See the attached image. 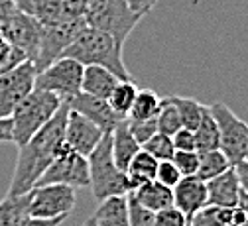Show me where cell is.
<instances>
[{
	"label": "cell",
	"instance_id": "1",
	"mask_svg": "<svg viewBox=\"0 0 248 226\" xmlns=\"http://www.w3.org/2000/svg\"><path fill=\"white\" fill-rule=\"evenodd\" d=\"M69 110H71L69 105L63 103L61 108L55 112V116L40 132H36L24 146L18 148L16 169L8 187L10 197L30 193L36 187L38 179L44 175V171L51 166L61 144L65 142V124H67Z\"/></svg>",
	"mask_w": 248,
	"mask_h": 226
},
{
	"label": "cell",
	"instance_id": "2",
	"mask_svg": "<svg viewBox=\"0 0 248 226\" xmlns=\"http://www.w3.org/2000/svg\"><path fill=\"white\" fill-rule=\"evenodd\" d=\"M61 57H71L79 61L83 67L87 65H99L112 71L120 81H128L130 73L122 61V45L103 30L93 26H83L69 47L63 51Z\"/></svg>",
	"mask_w": 248,
	"mask_h": 226
},
{
	"label": "cell",
	"instance_id": "3",
	"mask_svg": "<svg viewBox=\"0 0 248 226\" xmlns=\"http://www.w3.org/2000/svg\"><path fill=\"white\" fill-rule=\"evenodd\" d=\"M89 161V187L97 201H105L116 195H130L132 187L128 175L120 171L112 157V132H107L99 146L87 157Z\"/></svg>",
	"mask_w": 248,
	"mask_h": 226
},
{
	"label": "cell",
	"instance_id": "4",
	"mask_svg": "<svg viewBox=\"0 0 248 226\" xmlns=\"http://www.w3.org/2000/svg\"><path fill=\"white\" fill-rule=\"evenodd\" d=\"M65 101H61L57 94L42 89H34L26 99L16 106L10 116L12 122V144L18 148L24 146L36 132L55 116Z\"/></svg>",
	"mask_w": 248,
	"mask_h": 226
},
{
	"label": "cell",
	"instance_id": "5",
	"mask_svg": "<svg viewBox=\"0 0 248 226\" xmlns=\"http://www.w3.org/2000/svg\"><path fill=\"white\" fill-rule=\"evenodd\" d=\"M83 18L87 26L107 31L124 45L144 16L136 14L126 0H89Z\"/></svg>",
	"mask_w": 248,
	"mask_h": 226
},
{
	"label": "cell",
	"instance_id": "6",
	"mask_svg": "<svg viewBox=\"0 0 248 226\" xmlns=\"http://www.w3.org/2000/svg\"><path fill=\"white\" fill-rule=\"evenodd\" d=\"M83 69L85 67L79 61L71 57H59L36 75V89L49 90L61 101H69L81 92Z\"/></svg>",
	"mask_w": 248,
	"mask_h": 226
},
{
	"label": "cell",
	"instance_id": "7",
	"mask_svg": "<svg viewBox=\"0 0 248 226\" xmlns=\"http://www.w3.org/2000/svg\"><path fill=\"white\" fill-rule=\"evenodd\" d=\"M83 26H85L83 18H63L57 24L42 26L38 53H36V59L32 61L38 73L63 55V51L69 47V44L73 42V38Z\"/></svg>",
	"mask_w": 248,
	"mask_h": 226
},
{
	"label": "cell",
	"instance_id": "8",
	"mask_svg": "<svg viewBox=\"0 0 248 226\" xmlns=\"http://www.w3.org/2000/svg\"><path fill=\"white\" fill-rule=\"evenodd\" d=\"M69 185V187H89L91 177H89V161L85 155L77 153L71 150L65 142L61 144L55 159L51 166L44 171V175L38 179L36 187L40 185Z\"/></svg>",
	"mask_w": 248,
	"mask_h": 226
},
{
	"label": "cell",
	"instance_id": "9",
	"mask_svg": "<svg viewBox=\"0 0 248 226\" xmlns=\"http://www.w3.org/2000/svg\"><path fill=\"white\" fill-rule=\"evenodd\" d=\"M75 189L69 185H40L30 191V216L51 220V218H67L75 209Z\"/></svg>",
	"mask_w": 248,
	"mask_h": 226
},
{
	"label": "cell",
	"instance_id": "10",
	"mask_svg": "<svg viewBox=\"0 0 248 226\" xmlns=\"http://www.w3.org/2000/svg\"><path fill=\"white\" fill-rule=\"evenodd\" d=\"M36 75L38 69L32 61H22L0 73V118H10L16 106L36 89Z\"/></svg>",
	"mask_w": 248,
	"mask_h": 226
},
{
	"label": "cell",
	"instance_id": "11",
	"mask_svg": "<svg viewBox=\"0 0 248 226\" xmlns=\"http://www.w3.org/2000/svg\"><path fill=\"white\" fill-rule=\"evenodd\" d=\"M209 108L215 116L217 126H219L221 150L234 166L244 159L248 148V124L242 118H238L225 103H213Z\"/></svg>",
	"mask_w": 248,
	"mask_h": 226
},
{
	"label": "cell",
	"instance_id": "12",
	"mask_svg": "<svg viewBox=\"0 0 248 226\" xmlns=\"http://www.w3.org/2000/svg\"><path fill=\"white\" fill-rule=\"evenodd\" d=\"M40 30H42V24H38L32 16L16 10L6 20V24L0 30V34L12 45L22 49L30 61H34L38 53V44H40Z\"/></svg>",
	"mask_w": 248,
	"mask_h": 226
},
{
	"label": "cell",
	"instance_id": "13",
	"mask_svg": "<svg viewBox=\"0 0 248 226\" xmlns=\"http://www.w3.org/2000/svg\"><path fill=\"white\" fill-rule=\"evenodd\" d=\"M105 134L107 132H103L95 122H91L89 118H85L83 114H79L75 110H69L67 124H65V144L71 150L89 157V153L99 146V142L103 140Z\"/></svg>",
	"mask_w": 248,
	"mask_h": 226
},
{
	"label": "cell",
	"instance_id": "14",
	"mask_svg": "<svg viewBox=\"0 0 248 226\" xmlns=\"http://www.w3.org/2000/svg\"><path fill=\"white\" fill-rule=\"evenodd\" d=\"M65 103L71 106V110L83 114V116L89 118L91 122H95L103 132H112L114 128L124 120V118H120V116L110 108L108 101L97 99V96H91V94H87V92H79V94L73 96V99L65 101Z\"/></svg>",
	"mask_w": 248,
	"mask_h": 226
},
{
	"label": "cell",
	"instance_id": "15",
	"mask_svg": "<svg viewBox=\"0 0 248 226\" xmlns=\"http://www.w3.org/2000/svg\"><path fill=\"white\" fill-rule=\"evenodd\" d=\"M173 205L191 220L199 211L207 207V183L197 175L181 177L173 187Z\"/></svg>",
	"mask_w": 248,
	"mask_h": 226
},
{
	"label": "cell",
	"instance_id": "16",
	"mask_svg": "<svg viewBox=\"0 0 248 226\" xmlns=\"http://www.w3.org/2000/svg\"><path fill=\"white\" fill-rule=\"evenodd\" d=\"M240 179L232 167L207 181V207H236L240 203Z\"/></svg>",
	"mask_w": 248,
	"mask_h": 226
},
{
	"label": "cell",
	"instance_id": "17",
	"mask_svg": "<svg viewBox=\"0 0 248 226\" xmlns=\"http://www.w3.org/2000/svg\"><path fill=\"white\" fill-rule=\"evenodd\" d=\"M244 224H246V214L240 205L205 207L189 220V226H244Z\"/></svg>",
	"mask_w": 248,
	"mask_h": 226
},
{
	"label": "cell",
	"instance_id": "18",
	"mask_svg": "<svg viewBox=\"0 0 248 226\" xmlns=\"http://www.w3.org/2000/svg\"><path fill=\"white\" fill-rule=\"evenodd\" d=\"M140 148L142 146L136 142V138L132 136L130 128H128V120L124 118L112 130V157H114L116 167L126 173L132 157L140 151Z\"/></svg>",
	"mask_w": 248,
	"mask_h": 226
},
{
	"label": "cell",
	"instance_id": "19",
	"mask_svg": "<svg viewBox=\"0 0 248 226\" xmlns=\"http://www.w3.org/2000/svg\"><path fill=\"white\" fill-rule=\"evenodd\" d=\"M120 83V79L99 65H87L83 69V83H81V92H87L91 96H97V99H105L108 101L110 92L114 90V87Z\"/></svg>",
	"mask_w": 248,
	"mask_h": 226
},
{
	"label": "cell",
	"instance_id": "20",
	"mask_svg": "<svg viewBox=\"0 0 248 226\" xmlns=\"http://www.w3.org/2000/svg\"><path fill=\"white\" fill-rule=\"evenodd\" d=\"M130 195L140 205H144L146 209H150L154 212H160L164 209L173 207V189L168 187V185H164V183H160L158 179L146 181L134 193H130Z\"/></svg>",
	"mask_w": 248,
	"mask_h": 226
},
{
	"label": "cell",
	"instance_id": "21",
	"mask_svg": "<svg viewBox=\"0 0 248 226\" xmlns=\"http://www.w3.org/2000/svg\"><path fill=\"white\" fill-rule=\"evenodd\" d=\"M97 226H130L128 222V197L116 195L101 201L99 209L95 211Z\"/></svg>",
	"mask_w": 248,
	"mask_h": 226
},
{
	"label": "cell",
	"instance_id": "22",
	"mask_svg": "<svg viewBox=\"0 0 248 226\" xmlns=\"http://www.w3.org/2000/svg\"><path fill=\"white\" fill-rule=\"evenodd\" d=\"M158 164L160 161L154 157L152 153H148L146 150L140 148V151L132 157L130 166L126 169V175H128V181H130V187H132V193L144 185L146 181H152L156 179V173H158Z\"/></svg>",
	"mask_w": 248,
	"mask_h": 226
},
{
	"label": "cell",
	"instance_id": "23",
	"mask_svg": "<svg viewBox=\"0 0 248 226\" xmlns=\"http://www.w3.org/2000/svg\"><path fill=\"white\" fill-rule=\"evenodd\" d=\"M30 193L6 195L0 201V226H22L30 218Z\"/></svg>",
	"mask_w": 248,
	"mask_h": 226
},
{
	"label": "cell",
	"instance_id": "24",
	"mask_svg": "<svg viewBox=\"0 0 248 226\" xmlns=\"http://www.w3.org/2000/svg\"><path fill=\"white\" fill-rule=\"evenodd\" d=\"M195 134V146L197 151H211V150H221V134H219V126L215 122V116L211 112V108L205 105L203 108V116L199 126L193 130Z\"/></svg>",
	"mask_w": 248,
	"mask_h": 226
},
{
	"label": "cell",
	"instance_id": "25",
	"mask_svg": "<svg viewBox=\"0 0 248 226\" xmlns=\"http://www.w3.org/2000/svg\"><path fill=\"white\" fill-rule=\"evenodd\" d=\"M160 105H162V99L158 96L156 90H152V89H138L136 99L132 103V108H130L126 120H130V122H144V120H150V118H156L158 112H160Z\"/></svg>",
	"mask_w": 248,
	"mask_h": 226
},
{
	"label": "cell",
	"instance_id": "26",
	"mask_svg": "<svg viewBox=\"0 0 248 226\" xmlns=\"http://www.w3.org/2000/svg\"><path fill=\"white\" fill-rule=\"evenodd\" d=\"M229 167H232L231 159L223 153V150H211V151H201L199 153V169L197 177L203 179L205 183L211 181L213 177L225 173Z\"/></svg>",
	"mask_w": 248,
	"mask_h": 226
},
{
	"label": "cell",
	"instance_id": "27",
	"mask_svg": "<svg viewBox=\"0 0 248 226\" xmlns=\"http://www.w3.org/2000/svg\"><path fill=\"white\" fill-rule=\"evenodd\" d=\"M136 92H138V87H136V83H134L132 79L120 81V83L114 87V90L110 92V96H108L110 108H112L120 118H126L128 112H130V108H132V103H134V99H136Z\"/></svg>",
	"mask_w": 248,
	"mask_h": 226
},
{
	"label": "cell",
	"instance_id": "28",
	"mask_svg": "<svg viewBox=\"0 0 248 226\" xmlns=\"http://www.w3.org/2000/svg\"><path fill=\"white\" fill-rule=\"evenodd\" d=\"M171 99L177 106V112H179V118H181V128L195 130V128L199 126V122H201L205 105H201L195 99H189V96H171Z\"/></svg>",
	"mask_w": 248,
	"mask_h": 226
},
{
	"label": "cell",
	"instance_id": "29",
	"mask_svg": "<svg viewBox=\"0 0 248 226\" xmlns=\"http://www.w3.org/2000/svg\"><path fill=\"white\" fill-rule=\"evenodd\" d=\"M156 120H158V132L168 134V136H173L179 130V128H181V118H179L177 106H175L171 96H166V99H162L160 112H158Z\"/></svg>",
	"mask_w": 248,
	"mask_h": 226
},
{
	"label": "cell",
	"instance_id": "30",
	"mask_svg": "<svg viewBox=\"0 0 248 226\" xmlns=\"http://www.w3.org/2000/svg\"><path fill=\"white\" fill-rule=\"evenodd\" d=\"M142 150H146L148 153H152L158 161L171 159L173 153H175V146H173L171 136L162 134V132H156V134H154V136L142 146Z\"/></svg>",
	"mask_w": 248,
	"mask_h": 226
},
{
	"label": "cell",
	"instance_id": "31",
	"mask_svg": "<svg viewBox=\"0 0 248 226\" xmlns=\"http://www.w3.org/2000/svg\"><path fill=\"white\" fill-rule=\"evenodd\" d=\"M128 197V222L130 226H154L156 224V212L140 205L132 195Z\"/></svg>",
	"mask_w": 248,
	"mask_h": 226
},
{
	"label": "cell",
	"instance_id": "32",
	"mask_svg": "<svg viewBox=\"0 0 248 226\" xmlns=\"http://www.w3.org/2000/svg\"><path fill=\"white\" fill-rule=\"evenodd\" d=\"M171 161L183 177L197 175L199 169V151H175Z\"/></svg>",
	"mask_w": 248,
	"mask_h": 226
},
{
	"label": "cell",
	"instance_id": "33",
	"mask_svg": "<svg viewBox=\"0 0 248 226\" xmlns=\"http://www.w3.org/2000/svg\"><path fill=\"white\" fill-rule=\"evenodd\" d=\"M128 128L132 136L136 138V142L140 146H144L154 134L158 132V120L156 118H150V120H144V122H130L128 120Z\"/></svg>",
	"mask_w": 248,
	"mask_h": 226
},
{
	"label": "cell",
	"instance_id": "34",
	"mask_svg": "<svg viewBox=\"0 0 248 226\" xmlns=\"http://www.w3.org/2000/svg\"><path fill=\"white\" fill-rule=\"evenodd\" d=\"M154 226H189V220L175 205L156 212V224Z\"/></svg>",
	"mask_w": 248,
	"mask_h": 226
},
{
	"label": "cell",
	"instance_id": "35",
	"mask_svg": "<svg viewBox=\"0 0 248 226\" xmlns=\"http://www.w3.org/2000/svg\"><path fill=\"white\" fill-rule=\"evenodd\" d=\"M181 173H179V169L175 167V164L171 159H166V161H160L158 164V173H156V179L160 181V183H164V185H168V187H175L179 181H181Z\"/></svg>",
	"mask_w": 248,
	"mask_h": 226
},
{
	"label": "cell",
	"instance_id": "36",
	"mask_svg": "<svg viewBox=\"0 0 248 226\" xmlns=\"http://www.w3.org/2000/svg\"><path fill=\"white\" fill-rule=\"evenodd\" d=\"M171 140H173L175 151H197L193 130H187V128H179V130L171 136Z\"/></svg>",
	"mask_w": 248,
	"mask_h": 226
},
{
	"label": "cell",
	"instance_id": "37",
	"mask_svg": "<svg viewBox=\"0 0 248 226\" xmlns=\"http://www.w3.org/2000/svg\"><path fill=\"white\" fill-rule=\"evenodd\" d=\"M126 2L130 4V8H132L136 14L146 16L154 6L158 4V0H126Z\"/></svg>",
	"mask_w": 248,
	"mask_h": 226
},
{
	"label": "cell",
	"instance_id": "38",
	"mask_svg": "<svg viewBox=\"0 0 248 226\" xmlns=\"http://www.w3.org/2000/svg\"><path fill=\"white\" fill-rule=\"evenodd\" d=\"M234 169H236V173H238L242 193H246V195H248V164L242 159V161H238V164H234Z\"/></svg>",
	"mask_w": 248,
	"mask_h": 226
},
{
	"label": "cell",
	"instance_id": "39",
	"mask_svg": "<svg viewBox=\"0 0 248 226\" xmlns=\"http://www.w3.org/2000/svg\"><path fill=\"white\" fill-rule=\"evenodd\" d=\"M0 142H12V122H10V118H0Z\"/></svg>",
	"mask_w": 248,
	"mask_h": 226
},
{
	"label": "cell",
	"instance_id": "40",
	"mask_svg": "<svg viewBox=\"0 0 248 226\" xmlns=\"http://www.w3.org/2000/svg\"><path fill=\"white\" fill-rule=\"evenodd\" d=\"M65 218H51V220H42V218H32L30 216L22 226H59Z\"/></svg>",
	"mask_w": 248,
	"mask_h": 226
},
{
	"label": "cell",
	"instance_id": "41",
	"mask_svg": "<svg viewBox=\"0 0 248 226\" xmlns=\"http://www.w3.org/2000/svg\"><path fill=\"white\" fill-rule=\"evenodd\" d=\"M238 205L244 209V214H246V224L244 226H248V195L246 193H240V203Z\"/></svg>",
	"mask_w": 248,
	"mask_h": 226
},
{
	"label": "cell",
	"instance_id": "42",
	"mask_svg": "<svg viewBox=\"0 0 248 226\" xmlns=\"http://www.w3.org/2000/svg\"><path fill=\"white\" fill-rule=\"evenodd\" d=\"M83 226H97V222H95V216H91V218H87Z\"/></svg>",
	"mask_w": 248,
	"mask_h": 226
},
{
	"label": "cell",
	"instance_id": "43",
	"mask_svg": "<svg viewBox=\"0 0 248 226\" xmlns=\"http://www.w3.org/2000/svg\"><path fill=\"white\" fill-rule=\"evenodd\" d=\"M244 161L248 164V148H246V153H244Z\"/></svg>",
	"mask_w": 248,
	"mask_h": 226
}]
</instances>
